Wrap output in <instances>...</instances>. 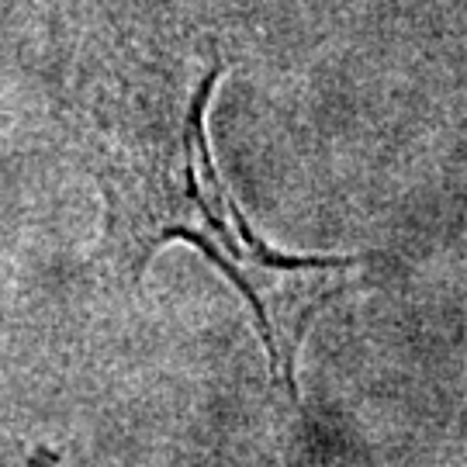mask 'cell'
Here are the masks:
<instances>
[{
	"mask_svg": "<svg viewBox=\"0 0 467 467\" xmlns=\"http://www.w3.org/2000/svg\"><path fill=\"white\" fill-rule=\"evenodd\" d=\"M222 59L191 84H167L125 104L98 135L111 267L139 281L167 243H191L250 301L274 381L298 399L295 368L318 312L364 270V256H284L250 229L215 170L204 111Z\"/></svg>",
	"mask_w": 467,
	"mask_h": 467,
	"instance_id": "1",
	"label": "cell"
}]
</instances>
